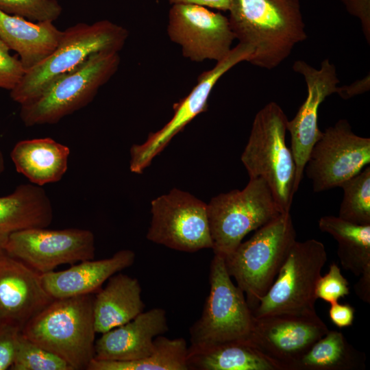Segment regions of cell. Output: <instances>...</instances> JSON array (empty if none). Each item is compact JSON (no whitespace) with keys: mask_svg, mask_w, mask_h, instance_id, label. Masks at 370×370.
I'll return each mask as SVG.
<instances>
[{"mask_svg":"<svg viewBox=\"0 0 370 370\" xmlns=\"http://www.w3.org/2000/svg\"><path fill=\"white\" fill-rule=\"evenodd\" d=\"M227 11L235 39L254 49V66L277 67L307 38L299 0H230Z\"/></svg>","mask_w":370,"mask_h":370,"instance_id":"cell-1","label":"cell"},{"mask_svg":"<svg viewBox=\"0 0 370 370\" xmlns=\"http://www.w3.org/2000/svg\"><path fill=\"white\" fill-rule=\"evenodd\" d=\"M128 37L123 27L108 20L92 24L78 23L63 31L55 50L27 70L10 90L11 98L21 106L40 95L53 82L100 52L119 53Z\"/></svg>","mask_w":370,"mask_h":370,"instance_id":"cell-2","label":"cell"},{"mask_svg":"<svg viewBox=\"0 0 370 370\" xmlns=\"http://www.w3.org/2000/svg\"><path fill=\"white\" fill-rule=\"evenodd\" d=\"M94 297L55 299L28 322L22 334L65 360L73 370H87L95 356Z\"/></svg>","mask_w":370,"mask_h":370,"instance_id":"cell-3","label":"cell"},{"mask_svg":"<svg viewBox=\"0 0 370 370\" xmlns=\"http://www.w3.org/2000/svg\"><path fill=\"white\" fill-rule=\"evenodd\" d=\"M288 118L271 101L256 114L241 160L249 179L261 178L283 213L290 212L295 195V164L286 143Z\"/></svg>","mask_w":370,"mask_h":370,"instance_id":"cell-4","label":"cell"},{"mask_svg":"<svg viewBox=\"0 0 370 370\" xmlns=\"http://www.w3.org/2000/svg\"><path fill=\"white\" fill-rule=\"evenodd\" d=\"M297 234L290 212L257 229L225 259L227 271L253 310L273 283Z\"/></svg>","mask_w":370,"mask_h":370,"instance_id":"cell-5","label":"cell"},{"mask_svg":"<svg viewBox=\"0 0 370 370\" xmlns=\"http://www.w3.org/2000/svg\"><path fill=\"white\" fill-rule=\"evenodd\" d=\"M116 52H100L53 82L40 95L21 106L26 126L54 124L86 106L117 71Z\"/></svg>","mask_w":370,"mask_h":370,"instance_id":"cell-6","label":"cell"},{"mask_svg":"<svg viewBox=\"0 0 370 370\" xmlns=\"http://www.w3.org/2000/svg\"><path fill=\"white\" fill-rule=\"evenodd\" d=\"M214 254L224 258L250 232L275 219L281 211L267 183L252 178L243 190L221 193L207 204Z\"/></svg>","mask_w":370,"mask_h":370,"instance_id":"cell-7","label":"cell"},{"mask_svg":"<svg viewBox=\"0 0 370 370\" xmlns=\"http://www.w3.org/2000/svg\"><path fill=\"white\" fill-rule=\"evenodd\" d=\"M210 292L200 318L190 328V347L248 340L254 316L245 293L230 276L223 257L210 264Z\"/></svg>","mask_w":370,"mask_h":370,"instance_id":"cell-8","label":"cell"},{"mask_svg":"<svg viewBox=\"0 0 370 370\" xmlns=\"http://www.w3.org/2000/svg\"><path fill=\"white\" fill-rule=\"evenodd\" d=\"M327 261L324 245L296 241L271 286L252 310L256 317L315 310V288Z\"/></svg>","mask_w":370,"mask_h":370,"instance_id":"cell-9","label":"cell"},{"mask_svg":"<svg viewBox=\"0 0 370 370\" xmlns=\"http://www.w3.org/2000/svg\"><path fill=\"white\" fill-rule=\"evenodd\" d=\"M151 205L148 240L184 252L212 249L207 204L173 188L153 199Z\"/></svg>","mask_w":370,"mask_h":370,"instance_id":"cell-10","label":"cell"},{"mask_svg":"<svg viewBox=\"0 0 370 370\" xmlns=\"http://www.w3.org/2000/svg\"><path fill=\"white\" fill-rule=\"evenodd\" d=\"M370 163V138L356 134L348 121L338 120L325 129L312 147L304 168L313 191L341 184Z\"/></svg>","mask_w":370,"mask_h":370,"instance_id":"cell-11","label":"cell"},{"mask_svg":"<svg viewBox=\"0 0 370 370\" xmlns=\"http://www.w3.org/2000/svg\"><path fill=\"white\" fill-rule=\"evenodd\" d=\"M329 330L316 310L254 318L248 340L278 370L294 365Z\"/></svg>","mask_w":370,"mask_h":370,"instance_id":"cell-12","label":"cell"},{"mask_svg":"<svg viewBox=\"0 0 370 370\" xmlns=\"http://www.w3.org/2000/svg\"><path fill=\"white\" fill-rule=\"evenodd\" d=\"M253 53L250 46L238 42L214 67L201 73L191 91L173 105L171 120L158 131L151 133L143 144L131 147L130 171L142 173L177 133L198 114L207 110L208 98L219 79L236 64L248 62Z\"/></svg>","mask_w":370,"mask_h":370,"instance_id":"cell-13","label":"cell"},{"mask_svg":"<svg viewBox=\"0 0 370 370\" xmlns=\"http://www.w3.org/2000/svg\"><path fill=\"white\" fill-rule=\"evenodd\" d=\"M95 237L86 229L49 230L34 227L18 231L9 238L5 252L40 274L64 264L95 257Z\"/></svg>","mask_w":370,"mask_h":370,"instance_id":"cell-14","label":"cell"},{"mask_svg":"<svg viewBox=\"0 0 370 370\" xmlns=\"http://www.w3.org/2000/svg\"><path fill=\"white\" fill-rule=\"evenodd\" d=\"M166 32L183 56L196 62L221 60L235 40L227 16L193 4L172 5Z\"/></svg>","mask_w":370,"mask_h":370,"instance_id":"cell-15","label":"cell"},{"mask_svg":"<svg viewBox=\"0 0 370 370\" xmlns=\"http://www.w3.org/2000/svg\"><path fill=\"white\" fill-rule=\"evenodd\" d=\"M294 71L301 74L307 86V97L295 117L288 121L287 131L291 139V151L295 164V193L302 181L304 168L310 151L321 138L318 126V110L325 98L336 93L340 82L336 69L329 59H324L319 69L299 60L293 65Z\"/></svg>","mask_w":370,"mask_h":370,"instance_id":"cell-16","label":"cell"},{"mask_svg":"<svg viewBox=\"0 0 370 370\" xmlns=\"http://www.w3.org/2000/svg\"><path fill=\"white\" fill-rule=\"evenodd\" d=\"M54 299L39 273L5 251L0 254V327L12 325L22 331Z\"/></svg>","mask_w":370,"mask_h":370,"instance_id":"cell-17","label":"cell"},{"mask_svg":"<svg viewBox=\"0 0 370 370\" xmlns=\"http://www.w3.org/2000/svg\"><path fill=\"white\" fill-rule=\"evenodd\" d=\"M169 330L166 311L154 308L101 334L95 343L94 359L130 361L143 359L155 349L154 339Z\"/></svg>","mask_w":370,"mask_h":370,"instance_id":"cell-18","label":"cell"},{"mask_svg":"<svg viewBox=\"0 0 370 370\" xmlns=\"http://www.w3.org/2000/svg\"><path fill=\"white\" fill-rule=\"evenodd\" d=\"M135 258L133 251L123 249L110 258L86 260L66 270L40 274L41 281L54 299L95 294L111 276L131 267Z\"/></svg>","mask_w":370,"mask_h":370,"instance_id":"cell-19","label":"cell"},{"mask_svg":"<svg viewBox=\"0 0 370 370\" xmlns=\"http://www.w3.org/2000/svg\"><path fill=\"white\" fill-rule=\"evenodd\" d=\"M53 218L51 201L42 186L30 182L22 184L10 194L0 197V254L5 251L13 233L47 227Z\"/></svg>","mask_w":370,"mask_h":370,"instance_id":"cell-20","label":"cell"},{"mask_svg":"<svg viewBox=\"0 0 370 370\" xmlns=\"http://www.w3.org/2000/svg\"><path fill=\"white\" fill-rule=\"evenodd\" d=\"M63 31L53 22H33L0 10V38L19 56L25 71L48 57L58 46Z\"/></svg>","mask_w":370,"mask_h":370,"instance_id":"cell-21","label":"cell"},{"mask_svg":"<svg viewBox=\"0 0 370 370\" xmlns=\"http://www.w3.org/2000/svg\"><path fill=\"white\" fill-rule=\"evenodd\" d=\"M108 280L95 294L93 301L95 328L100 334L130 321L145 306L136 278L118 272Z\"/></svg>","mask_w":370,"mask_h":370,"instance_id":"cell-22","label":"cell"},{"mask_svg":"<svg viewBox=\"0 0 370 370\" xmlns=\"http://www.w3.org/2000/svg\"><path fill=\"white\" fill-rule=\"evenodd\" d=\"M69 155L66 145L51 138L21 140L10 153L16 171L39 186L62 178L68 169Z\"/></svg>","mask_w":370,"mask_h":370,"instance_id":"cell-23","label":"cell"},{"mask_svg":"<svg viewBox=\"0 0 370 370\" xmlns=\"http://www.w3.org/2000/svg\"><path fill=\"white\" fill-rule=\"evenodd\" d=\"M188 370H278L249 340L188 347Z\"/></svg>","mask_w":370,"mask_h":370,"instance_id":"cell-24","label":"cell"},{"mask_svg":"<svg viewBox=\"0 0 370 370\" xmlns=\"http://www.w3.org/2000/svg\"><path fill=\"white\" fill-rule=\"evenodd\" d=\"M318 225L336 241L337 255L345 269L358 277L370 271V225H357L334 216L321 217Z\"/></svg>","mask_w":370,"mask_h":370,"instance_id":"cell-25","label":"cell"},{"mask_svg":"<svg viewBox=\"0 0 370 370\" xmlns=\"http://www.w3.org/2000/svg\"><path fill=\"white\" fill-rule=\"evenodd\" d=\"M365 360V354L350 345L342 332L328 330L292 370H358L364 369Z\"/></svg>","mask_w":370,"mask_h":370,"instance_id":"cell-26","label":"cell"},{"mask_svg":"<svg viewBox=\"0 0 370 370\" xmlns=\"http://www.w3.org/2000/svg\"><path fill=\"white\" fill-rule=\"evenodd\" d=\"M154 343V351L143 359L114 361L93 358L87 370H188V347L184 338L160 335L155 338Z\"/></svg>","mask_w":370,"mask_h":370,"instance_id":"cell-27","label":"cell"},{"mask_svg":"<svg viewBox=\"0 0 370 370\" xmlns=\"http://www.w3.org/2000/svg\"><path fill=\"white\" fill-rule=\"evenodd\" d=\"M338 217L354 224L370 225V166L342 183Z\"/></svg>","mask_w":370,"mask_h":370,"instance_id":"cell-28","label":"cell"},{"mask_svg":"<svg viewBox=\"0 0 370 370\" xmlns=\"http://www.w3.org/2000/svg\"><path fill=\"white\" fill-rule=\"evenodd\" d=\"M11 370H73L63 359L25 337L19 336Z\"/></svg>","mask_w":370,"mask_h":370,"instance_id":"cell-29","label":"cell"},{"mask_svg":"<svg viewBox=\"0 0 370 370\" xmlns=\"http://www.w3.org/2000/svg\"><path fill=\"white\" fill-rule=\"evenodd\" d=\"M0 10L36 22H53L62 12L56 0H0Z\"/></svg>","mask_w":370,"mask_h":370,"instance_id":"cell-30","label":"cell"},{"mask_svg":"<svg viewBox=\"0 0 370 370\" xmlns=\"http://www.w3.org/2000/svg\"><path fill=\"white\" fill-rule=\"evenodd\" d=\"M349 293V283L342 275L341 269L333 262L330 264L328 272L321 275L315 288L317 299H321L330 304L348 295Z\"/></svg>","mask_w":370,"mask_h":370,"instance_id":"cell-31","label":"cell"},{"mask_svg":"<svg viewBox=\"0 0 370 370\" xmlns=\"http://www.w3.org/2000/svg\"><path fill=\"white\" fill-rule=\"evenodd\" d=\"M0 38V88L11 90L23 77L25 70L19 59Z\"/></svg>","mask_w":370,"mask_h":370,"instance_id":"cell-32","label":"cell"},{"mask_svg":"<svg viewBox=\"0 0 370 370\" xmlns=\"http://www.w3.org/2000/svg\"><path fill=\"white\" fill-rule=\"evenodd\" d=\"M21 330L12 325L0 327V370L10 369L17 349Z\"/></svg>","mask_w":370,"mask_h":370,"instance_id":"cell-33","label":"cell"},{"mask_svg":"<svg viewBox=\"0 0 370 370\" xmlns=\"http://www.w3.org/2000/svg\"><path fill=\"white\" fill-rule=\"evenodd\" d=\"M347 12L357 17L361 23L362 33L370 43V0H341Z\"/></svg>","mask_w":370,"mask_h":370,"instance_id":"cell-34","label":"cell"},{"mask_svg":"<svg viewBox=\"0 0 370 370\" xmlns=\"http://www.w3.org/2000/svg\"><path fill=\"white\" fill-rule=\"evenodd\" d=\"M329 316L332 322L338 328L348 327L353 323L354 309L349 304H342L337 301L330 304Z\"/></svg>","mask_w":370,"mask_h":370,"instance_id":"cell-35","label":"cell"},{"mask_svg":"<svg viewBox=\"0 0 370 370\" xmlns=\"http://www.w3.org/2000/svg\"><path fill=\"white\" fill-rule=\"evenodd\" d=\"M370 89V75L357 79L351 84L338 86L336 92L339 97L343 99H349L357 95L363 94Z\"/></svg>","mask_w":370,"mask_h":370,"instance_id":"cell-36","label":"cell"},{"mask_svg":"<svg viewBox=\"0 0 370 370\" xmlns=\"http://www.w3.org/2000/svg\"><path fill=\"white\" fill-rule=\"evenodd\" d=\"M171 4H193L221 11H227L230 0H166Z\"/></svg>","mask_w":370,"mask_h":370,"instance_id":"cell-37","label":"cell"},{"mask_svg":"<svg viewBox=\"0 0 370 370\" xmlns=\"http://www.w3.org/2000/svg\"><path fill=\"white\" fill-rule=\"evenodd\" d=\"M358 282L354 286L358 297L363 301L370 303V271L365 272L360 276Z\"/></svg>","mask_w":370,"mask_h":370,"instance_id":"cell-38","label":"cell"},{"mask_svg":"<svg viewBox=\"0 0 370 370\" xmlns=\"http://www.w3.org/2000/svg\"><path fill=\"white\" fill-rule=\"evenodd\" d=\"M5 169L4 157L1 150L0 149V176L3 173Z\"/></svg>","mask_w":370,"mask_h":370,"instance_id":"cell-39","label":"cell"}]
</instances>
